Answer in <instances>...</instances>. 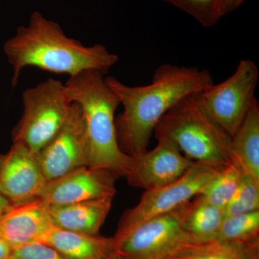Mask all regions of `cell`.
Segmentation results:
<instances>
[{"label": "cell", "mask_w": 259, "mask_h": 259, "mask_svg": "<svg viewBox=\"0 0 259 259\" xmlns=\"http://www.w3.org/2000/svg\"><path fill=\"white\" fill-rule=\"evenodd\" d=\"M231 153L244 173L259 181V103L251 108L231 141Z\"/></svg>", "instance_id": "17"}, {"label": "cell", "mask_w": 259, "mask_h": 259, "mask_svg": "<svg viewBox=\"0 0 259 259\" xmlns=\"http://www.w3.org/2000/svg\"><path fill=\"white\" fill-rule=\"evenodd\" d=\"M184 231L192 242L216 239L224 210L206 202L199 194L177 209Z\"/></svg>", "instance_id": "16"}, {"label": "cell", "mask_w": 259, "mask_h": 259, "mask_svg": "<svg viewBox=\"0 0 259 259\" xmlns=\"http://www.w3.org/2000/svg\"><path fill=\"white\" fill-rule=\"evenodd\" d=\"M10 259L66 258L51 245L36 241L14 247Z\"/></svg>", "instance_id": "23"}, {"label": "cell", "mask_w": 259, "mask_h": 259, "mask_svg": "<svg viewBox=\"0 0 259 259\" xmlns=\"http://www.w3.org/2000/svg\"><path fill=\"white\" fill-rule=\"evenodd\" d=\"M4 52L13 68V87L28 66L70 76L88 70L105 76L118 61V56L105 46L83 45L66 36L59 24L36 11L30 15L28 25L19 27L14 36L7 40Z\"/></svg>", "instance_id": "2"}, {"label": "cell", "mask_w": 259, "mask_h": 259, "mask_svg": "<svg viewBox=\"0 0 259 259\" xmlns=\"http://www.w3.org/2000/svg\"><path fill=\"white\" fill-rule=\"evenodd\" d=\"M109 259H118V258H117V257H116L115 255H112L111 258H110Z\"/></svg>", "instance_id": "27"}, {"label": "cell", "mask_w": 259, "mask_h": 259, "mask_svg": "<svg viewBox=\"0 0 259 259\" xmlns=\"http://www.w3.org/2000/svg\"><path fill=\"white\" fill-rule=\"evenodd\" d=\"M193 17L202 26L210 28L221 18V0H163Z\"/></svg>", "instance_id": "22"}, {"label": "cell", "mask_w": 259, "mask_h": 259, "mask_svg": "<svg viewBox=\"0 0 259 259\" xmlns=\"http://www.w3.org/2000/svg\"><path fill=\"white\" fill-rule=\"evenodd\" d=\"M112 197L48 206L53 226L65 231L98 235L112 207Z\"/></svg>", "instance_id": "14"}, {"label": "cell", "mask_w": 259, "mask_h": 259, "mask_svg": "<svg viewBox=\"0 0 259 259\" xmlns=\"http://www.w3.org/2000/svg\"><path fill=\"white\" fill-rule=\"evenodd\" d=\"M118 177L119 175L107 170L81 167L47 182L39 199L51 206L113 198L117 192L115 181Z\"/></svg>", "instance_id": "12"}, {"label": "cell", "mask_w": 259, "mask_h": 259, "mask_svg": "<svg viewBox=\"0 0 259 259\" xmlns=\"http://www.w3.org/2000/svg\"><path fill=\"white\" fill-rule=\"evenodd\" d=\"M66 259H109L114 255L112 238L65 231L53 226L40 238Z\"/></svg>", "instance_id": "15"}, {"label": "cell", "mask_w": 259, "mask_h": 259, "mask_svg": "<svg viewBox=\"0 0 259 259\" xmlns=\"http://www.w3.org/2000/svg\"><path fill=\"white\" fill-rule=\"evenodd\" d=\"M105 81L123 106L115 119L116 132L121 149L130 156L147 149L158 122L177 102L214 83L209 70L170 64H161L146 86H127L113 76Z\"/></svg>", "instance_id": "1"}, {"label": "cell", "mask_w": 259, "mask_h": 259, "mask_svg": "<svg viewBox=\"0 0 259 259\" xmlns=\"http://www.w3.org/2000/svg\"><path fill=\"white\" fill-rule=\"evenodd\" d=\"M246 0H221L219 13L221 18L239 8Z\"/></svg>", "instance_id": "24"}, {"label": "cell", "mask_w": 259, "mask_h": 259, "mask_svg": "<svg viewBox=\"0 0 259 259\" xmlns=\"http://www.w3.org/2000/svg\"><path fill=\"white\" fill-rule=\"evenodd\" d=\"M259 210L226 216L216 239L228 243H247L258 241Z\"/></svg>", "instance_id": "20"}, {"label": "cell", "mask_w": 259, "mask_h": 259, "mask_svg": "<svg viewBox=\"0 0 259 259\" xmlns=\"http://www.w3.org/2000/svg\"><path fill=\"white\" fill-rule=\"evenodd\" d=\"M53 226L48 205L38 198L13 206L0 218V238L14 248L38 242Z\"/></svg>", "instance_id": "13"}, {"label": "cell", "mask_w": 259, "mask_h": 259, "mask_svg": "<svg viewBox=\"0 0 259 259\" xmlns=\"http://www.w3.org/2000/svg\"><path fill=\"white\" fill-rule=\"evenodd\" d=\"M37 156L47 182L88 166V136L79 104L73 102L64 125Z\"/></svg>", "instance_id": "9"}, {"label": "cell", "mask_w": 259, "mask_h": 259, "mask_svg": "<svg viewBox=\"0 0 259 259\" xmlns=\"http://www.w3.org/2000/svg\"><path fill=\"white\" fill-rule=\"evenodd\" d=\"M12 249L13 248L0 238V259H10Z\"/></svg>", "instance_id": "25"}, {"label": "cell", "mask_w": 259, "mask_h": 259, "mask_svg": "<svg viewBox=\"0 0 259 259\" xmlns=\"http://www.w3.org/2000/svg\"><path fill=\"white\" fill-rule=\"evenodd\" d=\"M175 259H258V240L247 243L218 239L192 242Z\"/></svg>", "instance_id": "18"}, {"label": "cell", "mask_w": 259, "mask_h": 259, "mask_svg": "<svg viewBox=\"0 0 259 259\" xmlns=\"http://www.w3.org/2000/svg\"><path fill=\"white\" fill-rule=\"evenodd\" d=\"M13 207V204L0 194V218L9 212Z\"/></svg>", "instance_id": "26"}, {"label": "cell", "mask_w": 259, "mask_h": 259, "mask_svg": "<svg viewBox=\"0 0 259 259\" xmlns=\"http://www.w3.org/2000/svg\"><path fill=\"white\" fill-rule=\"evenodd\" d=\"M243 173L240 165L232 161L213 177L199 195L206 202L224 210L236 192Z\"/></svg>", "instance_id": "19"}, {"label": "cell", "mask_w": 259, "mask_h": 259, "mask_svg": "<svg viewBox=\"0 0 259 259\" xmlns=\"http://www.w3.org/2000/svg\"><path fill=\"white\" fill-rule=\"evenodd\" d=\"M47 182L37 154L23 145L0 155V194L13 206L38 199Z\"/></svg>", "instance_id": "11"}, {"label": "cell", "mask_w": 259, "mask_h": 259, "mask_svg": "<svg viewBox=\"0 0 259 259\" xmlns=\"http://www.w3.org/2000/svg\"><path fill=\"white\" fill-rule=\"evenodd\" d=\"M257 210H259V181L243 173L236 192L225 207V217Z\"/></svg>", "instance_id": "21"}, {"label": "cell", "mask_w": 259, "mask_h": 259, "mask_svg": "<svg viewBox=\"0 0 259 259\" xmlns=\"http://www.w3.org/2000/svg\"><path fill=\"white\" fill-rule=\"evenodd\" d=\"M22 98L23 113L13 130V141L37 154L64 125L73 102L65 84L54 79L27 89Z\"/></svg>", "instance_id": "5"}, {"label": "cell", "mask_w": 259, "mask_h": 259, "mask_svg": "<svg viewBox=\"0 0 259 259\" xmlns=\"http://www.w3.org/2000/svg\"><path fill=\"white\" fill-rule=\"evenodd\" d=\"M118 259H175L192 243L177 210L153 218L112 237Z\"/></svg>", "instance_id": "6"}, {"label": "cell", "mask_w": 259, "mask_h": 259, "mask_svg": "<svg viewBox=\"0 0 259 259\" xmlns=\"http://www.w3.org/2000/svg\"><path fill=\"white\" fill-rule=\"evenodd\" d=\"M258 77L256 64L250 59H243L229 78L199 93L204 110L231 137L257 99L255 92Z\"/></svg>", "instance_id": "7"}, {"label": "cell", "mask_w": 259, "mask_h": 259, "mask_svg": "<svg viewBox=\"0 0 259 259\" xmlns=\"http://www.w3.org/2000/svg\"><path fill=\"white\" fill-rule=\"evenodd\" d=\"M156 139L168 138L192 161L224 168L233 161L232 137L204 110L199 93L177 102L154 130Z\"/></svg>", "instance_id": "4"}, {"label": "cell", "mask_w": 259, "mask_h": 259, "mask_svg": "<svg viewBox=\"0 0 259 259\" xmlns=\"http://www.w3.org/2000/svg\"><path fill=\"white\" fill-rule=\"evenodd\" d=\"M71 102L82 110L88 136V166L119 176L128 173L131 156L117 141L115 111L120 100L105 81V75L88 70L70 76L65 83Z\"/></svg>", "instance_id": "3"}, {"label": "cell", "mask_w": 259, "mask_h": 259, "mask_svg": "<svg viewBox=\"0 0 259 259\" xmlns=\"http://www.w3.org/2000/svg\"><path fill=\"white\" fill-rule=\"evenodd\" d=\"M157 141L151 151L131 156L126 175L130 185L145 190L158 188L178 180L193 165L194 161L185 156L172 140L160 138Z\"/></svg>", "instance_id": "10"}, {"label": "cell", "mask_w": 259, "mask_h": 259, "mask_svg": "<svg viewBox=\"0 0 259 259\" xmlns=\"http://www.w3.org/2000/svg\"><path fill=\"white\" fill-rule=\"evenodd\" d=\"M222 168L194 162L183 176L172 183L145 190L139 203L124 213L117 232L127 231L148 220L176 210L200 194Z\"/></svg>", "instance_id": "8"}]
</instances>
